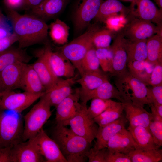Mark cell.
Returning <instances> with one entry per match:
<instances>
[{"label": "cell", "mask_w": 162, "mask_h": 162, "mask_svg": "<svg viewBox=\"0 0 162 162\" xmlns=\"http://www.w3.org/2000/svg\"><path fill=\"white\" fill-rule=\"evenodd\" d=\"M80 99L87 104L89 100L94 98L104 99L116 98L122 102H125L122 95L117 89L109 81L103 83L96 88L91 90H82L79 88Z\"/></svg>", "instance_id": "cell-17"}, {"label": "cell", "mask_w": 162, "mask_h": 162, "mask_svg": "<svg viewBox=\"0 0 162 162\" xmlns=\"http://www.w3.org/2000/svg\"><path fill=\"white\" fill-rule=\"evenodd\" d=\"M148 85L152 86L162 85V63L155 65L150 76Z\"/></svg>", "instance_id": "cell-42"}, {"label": "cell", "mask_w": 162, "mask_h": 162, "mask_svg": "<svg viewBox=\"0 0 162 162\" xmlns=\"http://www.w3.org/2000/svg\"><path fill=\"white\" fill-rule=\"evenodd\" d=\"M136 147L130 133L125 128L110 139L106 148L110 152H118L128 154Z\"/></svg>", "instance_id": "cell-24"}, {"label": "cell", "mask_w": 162, "mask_h": 162, "mask_svg": "<svg viewBox=\"0 0 162 162\" xmlns=\"http://www.w3.org/2000/svg\"><path fill=\"white\" fill-rule=\"evenodd\" d=\"M116 77V85L125 102H131L143 107L145 104H151L147 85L133 76L128 70Z\"/></svg>", "instance_id": "cell-5"}, {"label": "cell", "mask_w": 162, "mask_h": 162, "mask_svg": "<svg viewBox=\"0 0 162 162\" xmlns=\"http://www.w3.org/2000/svg\"><path fill=\"white\" fill-rule=\"evenodd\" d=\"M5 92H2V90H1V87H0V94H4Z\"/></svg>", "instance_id": "cell-54"}, {"label": "cell", "mask_w": 162, "mask_h": 162, "mask_svg": "<svg viewBox=\"0 0 162 162\" xmlns=\"http://www.w3.org/2000/svg\"><path fill=\"white\" fill-rule=\"evenodd\" d=\"M31 57L23 49L12 48L0 53V72L8 66L14 63L28 62Z\"/></svg>", "instance_id": "cell-28"}, {"label": "cell", "mask_w": 162, "mask_h": 162, "mask_svg": "<svg viewBox=\"0 0 162 162\" xmlns=\"http://www.w3.org/2000/svg\"><path fill=\"white\" fill-rule=\"evenodd\" d=\"M69 0H44L31 9L32 14L45 22L59 14Z\"/></svg>", "instance_id": "cell-20"}, {"label": "cell", "mask_w": 162, "mask_h": 162, "mask_svg": "<svg viewBox=\"0 0 162 162\" xmlns=\"http://www.w3.org/2000/svg\"><path fill=\"white\" fill-rule=\"evenodd\" d=\"M91 100L90 105L87 108V111L90 117L93 119L106 110L114 101L111 99L98 98H94Z\"/></svg>", "instance_id": "cell-38"}, {"label": "cell", "mask_w": 162, "mask_h": 162, "mask_svg": "<svg viewBox=\"0 0 162 162\" xmlns=\"http://www.w3.org/2000/svg\"><path fill=\"white\" fill-rule=\"evenodd\" d=\"M27 66L26 63L18 62L8 66L0 72V86L2 92L21 88Z\"/></svg>", "instance_id": "cell-12"}, {"label": "cell", "mask_w": 162, "mask_h": 162, "mask_svg": "<svg viewBox=\"0 0 162 162\" xmlns=\"http://www.w3.org/2000/svg\"><path fill=\"white\" fill-rule=\"evenodd\" d=\"M127 66L128 70L131 75L146 85H148L150 76L155 65L145 60L128 63Z\"/></svg>", "instance_id": "cell-29"}, {"label": "cell", "mask_w": 162, "mask_h": 162, "mask_svg": "<svg viewBox=\"0 0 162 162\" xmlns=\"http://www.w3.org/2000/svg\"><path fill=\"white\" fill-rule=\"evenodd\" d=\"M8 8L15 10L23 6L24 0H5Z\"/></svg>", "instance_id": "cell-48"}, {"label": "cell", "mask_w": 162, "mask_h": 162, "mask_svg": "<svg viewBox=\"0 0 162 162\" xmlns=\"http://www.w3.org/2000/svg\"><path fill=\"white\" fill-rule=\"evenodd\" d=\"M14 33L13 27L5 23L4 20L0 23V39L8 36Z\"/></svg>", "instance_id": "cell-47"}, {"label": "cell", "mask_w": 162, "mask_h": 162, "mask_svg": "<svg viewBox=\"0 0 162 162\" xmlns=\"http://www.w3.org/2000/svg\"><path fill=\"white\" fill-rule=\"evenodd\" d=\"M108 80L107 76L100 70L84 73L81 76L80 78L76 80V82L80 85V89L91 90L96 88Z\"/></svg>", "instance_id": "cell-31"}, {"label": "cell", "mask_w": 162, "mask_h": 162, "mask_svg": "<svg viewBox=\"0 0 162 162\" xmlns=\"http://www.w3.org/2000/svg\"><path fill=\"white\" fill-rule=\"evenodd\" d=\"M8 14L19 48L40 44L47 39L49 26L45 21L33 14H21L9 8Z\"/></svg>", "instance_id": "cell-1"}, {"label": "cell", "mask_w": 162, "mask_h": 162, "mask_svg": "<svg viewBox=\"0 0 162 162\" xmlns=\"http://www.w3.org/2000/svg\"><path fill=\"white\" fill-rule=\"evenodd\" d=\"M107 153V148L97 149L93 147L89 150L87 156L89 162H106Z\"/></svg>", "instance_id": "cell-41"}, {"label": "cell", "mask_w": 162, "mask_h": 162, "mask_svg": "<svg viewBox=\"0 0 162 162\" xmlns=\"http://www.w3.org/2000/svg\"><path fill=\"white\" fill-rule=\"evenodd\" d=\"M147 40H131L125 38L124 45L127 55V63L146 59Z\"/></svg>", "instance_id": "cell-26"}, {"label": "cell", "mask_w": 162, "mask_h": 162, "mask_svg": "<svg viewBox=\"0 0 162 162\" xmlns=\"http://www.w3.org/2000/svg\"><path fill=\"white\" fill-rule=\"evenodd\" d=\"M123 0L126 1H131V2H132L134 0Z\"/></svg>", "instance_id": "cell-55"}, {"label": "cell", "mask_w": 162, "mask_h": 162, "mask_svg": "<svg viewBox=\"0 0 162 162\" xmlns=\"http://www.w3.org/2000/svg\"><path fill=\"white\" fill-rule=\"evenodd\" d=\"M52 138L58 145L68 162H84L91 143L73 132L67 126L56 124Z\"/></svg>", "instance_id": "cell-2"}, {"label": "cell", "mask_w": 162, "mask_h": 162, "mask_svg": "<svg viewBox=\"0 0 162 162\" xmlns=\"http://www.w3.org/2000/svg\"><path fill=\"white\" fill-rule=\"evenodd\" d=\"M16 41L17 38L14 33L8 36L0 39V53L9 49Z\"/></svg>", "instance_id": "cell-45"}, {"label": "cell", "mask_w": 162, "mask_h": 162, "mask_svg": "<svg viewBox=\"0 0 162 162\" xmlns=\"http://www.w3.org/2000/svg\"><path fill=\"white\" fill-rule=\"evenodd\" d=\"M116 32V31L108 28H99L95 32L93 36V45L96 49L110 47L114 35Z\"/></svg>", "instance_id": "cell-37"}, {"label": "cell", "mask_w": 162, "mask_h": 162, "mask_svg": "<svg viewBox=\"0 0 162 162\" xmlns=\"http://www.w3.org/2000/svg\"><path fill=\"white\" fill-rule=\"evenodd\" d=\"M79 89L77 88L56 106V124L65 126L76 114L80 108Z\"/></svg>", "instance_id": "cell-14"}, {"label": "cell", "mask_w": 162, "mask_h": 162, "mask_svg": "<svg viewBox=\"0 0 162 162\" xmlns=\"http://www.w3.org/2000/svg\"><path fill=\"white\" fill-rule=\"evenodd\" d=\"M76 76L65 79L59 78L52 87L45 92V94L51 106L56 107L63 100L74 91L72 89V86L76 82Z\"/></svg>", "instance_id": "cell-18"}, {"label": "cell", "mask_w": 162, "mask_h": 162, "mask_svg": "<svg viewBox=\"0 0 162 162\" xmlns=\"http://www.w3.org/2000/svg\"><path fill=\"white\" fill-rule=\"evenodd\" d=\"M21 88L25 92L34 94L45 92V88L38 75L31 64H27Z\"/></svg>", "instance_id": "cell-27"}, {"label": "cell", "mask_w": 162, "mask_h": 162, "mask_svg": "<svg viewBox=\"0 0 162 162\" xmlns=\"http://www.w3.org/2000/svg\"><path fill=\"white\" fill-rule=\"evenodd\" d=\"M96 52L100 65L103 71L111 73L112 69L113 54L110 47L96 49Z\"/></svg>", "instance_id": "cell-39"}, {"label": "cell", "mask_w": 162, "mask_h": 162, "mask_svg": "<svg viewBox=\"0 0 162 162\" xmlns=\"http://www.w3.org/2000/svg\"><path fill=\"white\" fill-rule=\"evenodd\" d=\"M124 39L123 34L119 31L117 32L113 42L110 47L113 54L111 73L116 77L128 70L127 55L124 47Z\"/></svg>", "instance_id": "cell-15"}, {"label": "cell", "mask_w": 162, "mask_h": 162, "mask_svg": "<svg viewBox=\"0 0 162 162\" xmlns=\"http://www.w3.org/2000/svg\"><path fill=\"white\" fill-rule=\"evenodd\" d=\"M12 162H40L44 161L39 153L29 140L20 142L12 148Z\"/></svg>", "instance_id": "cell-19"}, {"label": "cell", "mask_w": 162, "mask_h": 162, "mask_svg": "<svg viewBox=\"0 0 162 162\" xmlns=\"http://www.w3.org/2000/svg\"><path fill=\"white\" fill-rule=\"evenodd\" d=\"M4 94H0V97L2 95H3Z\"/></svg>", "instance_id": "cell-56"}, {"label": "cell", "mask_w": 162, "mask_h": 162, "mask_svg": "<svg viewBox=\"0 0 162 162\" xmlns=\"http://www.w3.org/2000/svg\"><path fill=\"white\" fill-rule=\"evenodd\" d=\"M39 153L47 162H68L56 142L50 137L43 128L34 138L29 139Z\"/></svg>", "instance_id": "cell-9"}, {"label": "cell", "mask_w": 162, "mask_h": 162, "mask_svg": "<svg viewBox=\"0 0 162 162\" xmlns=\"http://www.w3.org/2000/svg\"><path fill=\"white\" fill-rule=\"evenodd\" d=\"M23 120L21 113L0 109V147H11L23 141Z\"/></svg>", "instance_id": "cell-3"}, {"label": "cell", "mask_w": 162, "mask_h": 162, "mask_svg": "<svg viewBox=\"0 0 162 162\" xmlns=\"http://www.w3.org/2000/svg\"><path fill=\"white\" fill-rule=\"evenodd\" d=\"M51 49L49 46L39 52L37 60L31 65L38 75L45 91L50 89L59 79L53 72L49 60V54Z\"/></svg>", "instance_id": "cell-13"}, {"label": "cell", "mask_w": 162, "mask_h": 162, "mask_svg": "<svg viewBox=\"0 0 162 162\" xmlns=\"http://www.w3.org/2000/svg\"><path fill=\"white\" fill-rule=\"evenodd\" d=\"M127 9L118 0H106L102 3L94 19L97 22H104L108 17Z\"/></svg>", "instance_id": "cell-34"}, {"label": "cell", "mask_w": 162, "mask_h": 162, "mask_svg": "<svg viewBox=\"0 0 162 162\" xmlns=\"http://www.w3.org/2000/svg\"><path fill=\"white\" fill-rule=\"evenodd\" d=\"M148 97L151 104H162V85L148 88Z\"/></svg>", "instance_id": "cell-43"}, {"label": "cell", "mask_w": 162, "mask_h": 162, "mask_svg": "<svg viewBox=\"0 0 162 162\" xmlns=\"http://www.w3.org/2000/svg\"><path fill=\"white\" fill-rule=\"evenodd\" d=\"M131 5H136L131 9L132 15L143 20L150 21L157 26H162V11L151 0H134Z\"/></svg>", "instance_id": "cell-16"}, {"label": "cell", "mask_w": 162, "mask_h": 162, "mask_svg": "<svg viewBox=\"0 0 162 162\" xmlns=\"http://www.w3.org/2000/svg\"><path fill=\"white\" fill-rule=\"evenodd\" d=\"M50 37L56 44L64 45L68 41L69 27L64 22L57 19L49 26Z\"/></svg>", "instance_id": "cell-35"}, {"label": "cell", "mask_w": 162, "mask_h": 162, "mask_svg": "<svg viewBox=\"0 0 162 162\" xmlns=\"http://www.w3.org/2000/svg\"><path fill=\"white\" fill-rule=\"evenodd\" d=\"M123 110L122 103L114 101L106 110L94 119L99 126H103L122 117Z\"/></svg>", "instance_id": "cell-32"}, {"label": "cell", "mask_w": 162, "mask_h": 162, "mask_svg": "<svg viewBox=\"0 0 162 162\" xmlns=\"http://www.w3.org/2000/svg\"><path fill=\"white\" fill-rule=\"evenodd\" d=\"M157 146L159 148L162 146V121H151L148 127Z\"/></svg>", "instance_id": "cell-40"}, {"label": "cell", "mask_w": 162, "mask_h": 162, "mask_svg": "<svg viewBox=\"0 0 162 162\" xmlns=\"http://www.w3.org/2000/svg\"><path fill=\"white\" fill-rule=\"evenodd\" d=\"M106 162H131V161L128 154L118 152H110L107 149Z\"/></svg>", "instance_id": "cell-44"}, {"label": "cell", "mask_w": 162, "mask_h": 162, "mask_svg": "<svg viewBox=\"0 0 162 162\" xmlns=\"http://www.w3.org/2000/svg\"></svg>", "instance_id": "cell-57"}, {"label": "cell", "mask_w": 162, "mask_h": 162, "mask_svg": "<svg viewBox=\"0 0 162 162\" xmlns=\"http://www.w3.org/2000/svg\"><path fill=\"white\" fill-rule=\"evenodd\" d=\"M132 18L123 28L119 30L125 38L142 40L147 39L157 33L162 34V26H155L150 21L134 16Z\"/></svg>", "instance_id": "cell-8"}, {"label": "cell", "mask_w": 162, "mask_h": 162, "mask_svg": "<svg viewBox=\"0 0 162 162\" xmlns=\"http://www.w3.org/2000/svg\"><path fill=\"white\" fill-rule=\"evenodd\" d=\"M96 49L92 46L88 50L81 63V76L87 72H97L100 70L98 59L96 52Z\"/></svg>", "instance_id": "cell-36"}, {"label": "cell", "mask_w": 162, "mask_h": 162, "mask_svg": "<svg viewBox=\"0 0 162 162\" xmlns=\"http://www.w3.org/2000/svg\"><path fill=\"white\" fill-rule=\"evenodd\" d=\"M149 105L152 111L151 113L152 117V121H162V117L160 116L153 104L151 103Z\"/></svg>", "instance_id": "cell-50"}, {"label": "cell", "mask_w": 162, "mask_h": 162, "mask_svg": "<svg viewBox=\"0 0 162 162\" xmlns=\"http://www.w3.org/2000/svg\"><path fill=\"white\" fill-rule=\"evenodd\" d=\"M128 130L137 145L136 148L142 149L159 148L155 143L148 128L143 126L129 125Z\"/></svg>", "instance_id": "cell-25"}, {"label": "cell", "mask_w": 162, "mask_h": 162, "mask_svg": "<svg viewBox=\"0 0 162 162\" xmlns=\"http://www.w3.org/2000/svg\"><path fill=\"white\" fill-rule=\"evenodd\" d=\"M159 8V9L162 11V0H154Z\"/></svg>", "instance_id": "cell-52"}, {"label": "cell", "mask_w": 162, "mask_h": 162, "mask_svg": "<svg viewBox=\"0 0 162 162\" xmlns=\"http://www.w3.org/2000/svg\"><path fill=\"white\" fill-rule=\"evenodd\" d=\"M122 103L126 112L125 118L129 122L130 126H143L148 128L150 122L152 121L151 113L147 112L143 107L131 102Z\"/></svg>", "instance_id": "cell-21"}, {"label": "cell", "mask_w": 162, "mask_h": 162, "mask_svg": "<svg viewBox=\"0 0 162 162\" xmlns=\"http://www.w3.org/2000/svg\"><path fill=\"white\" fill-rule=\"evenodd\" d=\"M127 120L122 116L116 121L103 126L99 127L94 147L97 149L106 148L107 142L115 134L125 128Z\"/></svg>", "instance_id": "cell-22"}, {"label": "cell", "mask_w": 162, "mask_h": 162, "mask_svg": "<svg viewBox=\"0 0 162 162\" xmlns=\"http://www.w3.org/2000/svg\"><path fill=\"white\" fill-rule=\"evenodd\" d=\"M12 147H0V162H12Z\"/></svg>", "instance_id": "cell-46"}, {"label": "cell", "mask_w": 162, "mask_h": 162, "mask_svg": "<svg viewBox=\"0 0 162 162\" xmlns=\"http://www.w3.org/2000/svg\"><path fill=\"white\" fill-rule=\"evenodd\" d=\"M104 0H80L74 17L75 31H82L94 19Z\"/></svg>", "instance_id": "cell-11"}, {"label": "cell", "mask_w": 162, "mask_h": 162, "mask_svg": "<svg viewBox=\"0 0 162 162\" xmlns=\"http://www.w3.org/2000/svg\"><path fill=\"white\" fill-rule=\"evenodd\" d=\"M40 98L38 103L23 117V141L34 137L51 116V106L45 93Z\"/></svg>", "instance_id": "cell-4"}, {"label": "cell", "mask_w": 162, "mask_h": 162, "mask_svg": "<svg viewBox=\"0 0 162 162\" xmlns=\"http://www.w3.org/2000/svg\"><path fill=\"white\" fill-rule=\"evenodd\" d=\"M99 28L96 24L90 26L84 33L70 42L64 44L60 49L59 52L72 63L80 74L82 61L88 50L93 45V36Z\"/></svg>", "instance_id": "cell-6"}, {"label": "cell", "mask_w": 162, "mask_h": 162, "mask_svg": "<svg viewBox=\"0 0 162 162\" xmlns=\"http://www.w3.org/2000/svg\"><path fill=\"white\" fill-rule=\"evenodd\" d=\"M49 60L53 72L58 77L69 78L75 76L76 68L60 52H53L51 49Z\"/></svg>", "instance_id": "cell-23"}, {"label": "cell", "mask_w": 162, "mask_h": 162, "mask_svg": "<svg viewBox=\"0 0 162 162\" xmlns=\"http://www.w3.org/2000/svg\"><path fill=\"white\" fill-rule=\"evenodd\" d=\"M128 155L131 162H158L162 160V150L159 148L152 149L136 148Z\"/></svg>", "instance_id": "cell-33"}, {"label": "cell", "mask_w": 162, "mask_h": 162, "mask_svg": "<svg viewBox=\"0 0 162 162\" xmlns=\"http://www.w3.org/2000/svg\"><path fill=\"white\" fill-rule=\"evenodd\" d=\"M44 0H24L23 6L28 8L32 9Z\"/></svg>", "instance_id": "cell-49"}, {"label": "cell", "mask_w": 162, "mask_h": 162, "mask_svg": "<svg viewBox=\"0 0 162 162\" xmlns=\"http://www.w3.org/2000/svg\"><path fill=\"white\" fill-rule=\"evenodd\" d=\"M4 17L0 10V23L4 20Z\"/></svg>", "instance_id": "cell-53"}, {"label": "cell", "mask_w": 162, "mask_h": 162, "mask_svg": "<svg viewBox=\"0 0 162 162\" xmlns=\"http://www.w3.org/2000/svg\"><path fill=\"white\" fill-rule=\"evenodd\" d=\"M44 93L16 92L13 91L6 92L0 97V109L21 113Z\"/></svg>", "instance_id": "cell-10"}, {"label": "cell", "mask_w": 162, "mask_h": 162, "mask_svg": "<svg viewBox=\"0 0 162 162\" xmlns=\"http://www.w3.org/2000/svg\"><path fill=\"white\" fill-rule=\"evenodd\" d=\"M160 116L162 117V104L158 103H152Z\"/></svg>", "instance_id": "cell-51"}, {"label": "cell", "mask_w": 162, "mask_h": 162, "mask_svg": "<svg viewBox=\"0 0 162 162\" xmlns=\"http://www.w3.org/2000/svg\"><path fill=\"white\" fill-rule=\"evenodd\" d=\"M146 60L155 65L162 63V34H156L147 39Z\"/></svg>", "instance_id": "cell-30"}, {"label": "cell", "mask_w": 162, "mask_h": 162, "mask_svg": "<svg viewBox=\"0 0 162 162\" xmlns=\"http://www.w3.org/2000/svg\"><path fill=\"white\" fill-rule=\"evenodd\" d=\"M86 103H81V106L75 116L68 122L67 126L74 133L92 143L95 138L99 128L93 118L87 112Z\"/></svg>", "instance_id": "cell-7"}]
</instances>
